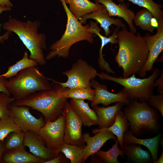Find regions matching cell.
I'll list each match as a JSON object with an SVG mask.
<instances>
[{"label":"cell","instance_id":"obj_1","mask_svg":"<svg viewBox=\"0 0 163 163\" xmlns=\"http://www.w3.org/2000/svg\"><path fill=\"white\" fill-rule=\"evenodd\" d=\"M119 49L115 59L123 70L122 77L127 78L138 73L148 59L149 51L143 37L128 31L126 27L117 34Z\"/></svg>","mask_w":163,"mask_h":163},{"label":"cell","instance_id":"obj_2","mask_svg":"<svg viewBox=\"0 0 163 163\" xmlns=\"http://www.w3.org/2000/svg\"><path fill=\"white\" fill-rule=\"evenodd\" d=\"M55 82L56 85L50 89L36 92L23 99L15 100L11 104L27 106L38 111L43 114L45 122L54 121L62 115L63 107L68 99L66 93L69 88Z\"/></svg>","mask_w":163,"mask_h":163},{"label":"cell","instance_id":"obj_3","mask_svg":"<svg viewBox=\"0 0 163 163\" xmlns=\"http://www.w3.org/2000/svg\"><path fill=\"white\" fill-rule=\"evenodd\" d=\"M2 25L4 30L13 32L18 36L29 51L30 59L35 60L38 65L43 66L46 64L43 51L47 49L46 37L45 34L38 32L41 25L39 21L32 22L27 20L25 22L10 18Z\"/></svg>","mask_w":163,"mask_h":163},{"label":"cell","instance_id":"obj_4","mask_svg":"<svg viewBox=\"0 0 163 163\" xmlns=\"http://www.w3.org/2000/svg\"><path fill=\"white\" fill-rule=\"evenodd\" d=\"M62 3L67 17L65 31L59 40L52 43L46 60H49L56 57L66 58L69 55L71 47L78 42L85 40L90 43H94V34L90 30L89 24L83 25L78 19L72 14L64 0H59Z\"/></svg>","mask_w":163,"mask_h":163},{"label":"cell","instance_id":"obj_5","mask_svg":"<svg viewBox=\"0 0 163 163\" xmlns=\"http://www.w3.org/2000/svg\"><path fill=\"white\" fill-rule=\"evenodd\" d=\"M123 113L129 124V130L136 137L155 133L160 128L159 115L156 109L147 101L130 100Z\"/></svg>","mask_w":163,"mask_h":163},{"label":"cell","instance_id":"obj_6","mask_svg":"<svg viewBox=\"0 0 163 163\" xmlns=\"http://www.w3.org/2000/svg\"><path fill=\"white\" fill-rule=\"evenodd\" d=\"M49 80L37 66H31L9 78L7 88L15 100H19L36 92L51 88L52 85Z\"/></svg>","mask_w":163,"mask_h":163},{"label":"cell","instance_id":"obj_7","mask_svg":"<svg viewBox=\"0 0 163 163\" xmlns=\"http://www.w3.org/2000/svg\"><path fill=\"white\" fill-rule=\"evenodd\" d=\"M160 73V69L156 68L148 77L142 79L136 78L135 74L127 78L113 77L104 72L98 73L97 76L101 80L111 81L123 86V88L120 91L126 94L130 100L147 102L154 94L155 81Z\"/></svg>","mask_w":163,"mask_h":163},{"label":"cell","instance_id":"obj_8","mask_svg":"<svg viewBox=\"0 0 163 163\" xmlns=\"http://www.w3.org/2000/svg\"><path fill=\"white\" fill-rule=\"evenodd\" d=\"M98 73L97 70L86 61L79 59L72 64L69 70L62 72L68 78L66 82H60L52 79L63 87L90 88L91 81L97 76Z\"/></svg>","mask_w":163,"mask_h":163},{"label":"cell","instance_id":"obj_9","mask_svg":"<svg viewBox=\"0 0 163 163\" xmlns=\"http://www.w3.org/2000/svg\"><path fill=\"white\" fill-rule=\"evenodd\" d=\"M65 129V119L62 114L54 121L46 122L39 130L38 134L55 157L58 155V151L64 142Z\"/></svg>","mask_w":163,"mask_h":163},{"label":"cell","instance_id":"obj_10","mask_svg":"<svg viewBox=\"0 0 163 163\" xmlns=\"http://www.w3.org/2000/svg\"><path fill=\"white\" fill-rule=\"evenodd\" d=\"M62 114L64 116L65 121L64 142L85 146L82 132V122L67 100L63 107Z\"/></svg>","mask_w":163,"mask_h":163},{"label":"cell","instance_id":"obj_11","mask_svg":"<svg viewBox=\"0 0 163 163\" xmlns=\"http://www.w3.org/2000/svg\"><path fill=\"white\" fill-rule=\"evenodd\" d=\"M157 31L154 35L147 33L143 37L149 51L147 60L138 73L139 76L144 78L147 72L153 70V65L163 50V19L157 21Z\"/></svg>","mask_w":163,"mask_h":163},{"label":"cell","instance_id":"obj_12","mask_svg":"<svg viewBox=\"0 0 163 163\" xmlns=\"http://www.w3.org/2000/svg\"><path fill=\"white\" fill-rule=\"evenodd\" d=\"M9 116L23 132L30 130L38 134L40 129L44 125V119L33 116L27 106H16L11 104L8 107Z\"/></svg>","mask_w":163,"mask_h":163},{"label":"cell","instance_id":"obj_13","mask_svg":"<svg viewBox=\"0 0 163 163\" xmlns=\"http://www.w3.org/2000/svg\"><path fill=\"white\" fill-rule=\"evenodd\" d=\"M95 135L90 136L89 133L83 135L84 140L86 145L83 149V163L85 162L91 155L95 154L107 141L110 139H116L117 137L110 131L107 129H95L92 130Z\"/></svg>","mask_w":163,"mask_h":163},{"label":"cell","instance_id":"obj_14","mask_svg":"<svg viewBox=\"0 0 163 163\" xmlns=\"http://www.w3.org/2000/svg\"><path fill=\"white\" fill-rule=\"evenodd\" d=\"M91 87L94 88L95 91L94 99L91 104L92 107L100 104L108 106L117 102H121L126 105L130 101L126 95L121 91L118 93L109 92L106 85L100 83L94 79L91 81Z\"/></svg>","mask_w":163,"mask_h":163},{"label":"cell","instance_id":"obj_15","mask_svg":"<svg viewBox=\"0 0 163 163\" xmlns=\"http://www.w3.org/2000/svg\"><path fill=\"white\" fill-rule=\"evenodd\" d=\"M24 133L23 145L29 148L31 153L45 161L55 157L54 153L47 147L38 134L30 130Z\"/></svg>","mask_w":163,"mask_h":163},{"label":"cell","instance_id":"obj_16","mask_svg":"<svg viewBox=\"0 0 163 163\" xmlns=\"http://www.w3.org/2000/svg\"><path fill=\"white\" fill-rule=\"evenodd\" d=\"M88 19H94L100 24V26L104 30L105 36L106 37H108L110 34L111 31L109 27L112 25L116 26L119 29L120 28L126 27V25L121 19L111 17L106 8L103 5L97 10L82 16L78 20L83 24H85L86 20Z\"/></svg>","mask_w":163,"mask_h":163},{"label":"cell","instance_id":"obj_17","mask_svg":"<svg viewBox=\"0 0 163 163\" xmlns=\"http://www.w3.org/2000/svg\"><path fill=\"white\" fill-rule=\"evenodd\" d=\"M95 3L104 5L108 11L109 15L122 18L129 25L130 31L136 34L137 30L133 24V20L135 15L134 11L128 8L124 2L119 5L113 0H94Z\"/></svg>","mask_w":163,"mask_h":163},{"label":"cell","instance_id":"obj_18","mask_svg":"<svg viewBox=\"0 0 163 163\" xmlns=\"http://www.w3.org/2000/svg\"><path fill=\"white\" fill-rule=\"evenodd\" d=\"M45 161L27 152L25 146L6 149L2 158L3 163H43Z\"/></svg>","mask_w":163,"mask_h":163},{"label":"cell","instance_id":"obj_19","mask_svg":"<svg viewBox=\"0 0 163 163\" xmlns=\"http://www.w3.org/2000/svg\"><path fill=\"white\" fill-rule=\"evenodd\" d=\"M90 30L93 34H96L100 38L101 41L100 48L99 50V57L98 59V65L100 68L102 70L110 71L111 68L109 63L106 62L102 54V50L104 47L108 43L112 45L117 43V34L120 29L117 27H116L112 35L109 37L104 36L100 33L101 29L97 25V22L91 21L89 22Z\"/></svg>","mask_w":163,"mask_h":163},{"label":"cell","instance_id":"obj_20","mask_svg":"<svg viewBox=\"0 0 163 163\" xmlns=\"http://www.w3.org/2000/svg\"><path fill=\"white\" fill-rule=\"evenodd\" d=\"M73 108L82 120L83 125L90 127L98 125L99 119L95 110L91 109L83 100L71 99L70 103Z\"/></svg>","mask_w":163,"mask_h":163},{"label":"cell","instance_id":"obj_21","mask_svg":"<svg viewBox=\"0 0 163 163\" xmlns=\"http://www.w3.org/2000/svg\"><path fill=\"white\" fill-rule=\"evenodd\" d=\"M125 105L121 102H117L114 105L107 107H99L97 105L93 107L99 119L98 129H107L114 123L117 113Z\"/></svg>","mask_w":163,"mask_h":163},{"label":"cell","instance_id":"obj_22","mask_svg":"<svg viewBox=\"0 0 163 163\" xmlns=\"http://www.w3.org/2000/svg\"><path fill=\"white\" fill-rule=\"evenodd\" d=\"M161 134H158L155 136L147 139H139L133 135L130 131L125 132L123 136V143L126 145L138 144L147 147L151 154L153 162L158 158V149Z\"/></svg>","mask_w":163,"mask_h":163},{"label":"cell","instance_id":"obj_23","mask_svg":"<svg viewBox=\"0 0 163 163\" xmlns=\"http://www.w3.org/2000/svg\"><path fill=\"white\" fill-rule=\"evenodd\" d=\"M129 161L136 163H149L153 162L150 152L142 149L140 145L123 143L121 149Z\"/></svg>","mask_w":163,"mask_h":163},{"label":"cell","instance_id":"obj_24","mask_svg":"<svg viewBox=\"0 0 163 163\" xmlns=\"http://www.w3.org/2000/svg\"><path fill=\"white\" fill-rule=\"evenodd\" d=\"M69 5V9L76 19L99 9L102 4L93 3L89 0H64Z\"/></svg>","mask_w":163,"mask_h":163},{"label":"cell","instance_id":"obj_25","mask_svg":"<svg viewBox=\"0 0 163 163\" xmlns=\"http://www.w3.org/2000/svg\"><path fill=\"white\" fill-rule=\"evenodd\" d=\"M129 127V124L126 117L123 112L120 110L116 114L114 123L111 126L106 129L109 130L116 136L118 144L122 149L123 144L124 133L128 130Z\"/></svg>","mask_w":163,"mask_h":163},{"label":"cell","instance_id":"obj_26","mask_svg":"<svg viewBox=\"0 0 163 163\" xmlns=\"http://www.w3.org/2000/svg\"><path fill=\"white\" fill-rule=\"evenodd\" d=\"M85 146L71 145L64 142L59 148L58 155L60 152L70 161L71 163H83V149Z\"/></svg>","mask_w":163,"mask_h":163},{"label":"cell","instance_id":"obj_27","mask_svg":"<svg viewBox=\"0 0 163 163\" xmlns=\"http://www.w3.org/2000/svg\"><path fill=\"white\" fill-rule=\"evenodd\" d=\"M39 65L35 60L30 59L27 51L24 53L22 58L12 65L8 67L7 72L1 75L6 78L14 76L21 71L29 67Z\"/></svg>","mask_w":163,"mask_h":163},{"label":"cell","instance_id":"obj_28","mask_svg":"<svg viewBox=\"0 0 163 163\" xmlns=\"http://www.w3.org/2000/svg\"><path fill=\"white\" fill-rule=\"evenodd\" d=\"M117 139L112 148L107 151L99 150L95 153L99 159L106 163H119L117 158L120 155L124 158L125 154L123 151L120 150L118 145Z\"/></svg>","mask_w":163,"mask_h":163},{"label":"cell","instance_id":"obj_29","mask_svg":"<svg viewBox=\"0 0 163 163\" xmlns=\"http://www.w3.org/2000/svg\"><path fill=\"white\" fill-rule=\"evenodd\" d=\"M154 18L152 13L148 10L144 8L135 14L133 21L136 26L142 29L153 33L155 30L151 24L152 19Z\"/></svg>","mask_w":163,"mask_h":163},{"label":"cell","instance_id":"obj_30","mask_svg":"<svg viewBox=\"0 0 163 163\" xmlns=\"http://www.w3.org/2000/svg\"><path fill=\"white\" fill-rule=\"evenodd\" d=\"M120 3L125 0H117ZM134 4L143 7L149 11L153 14L154 18L157 21L163 19V12L161 8L163 6L155 2L153 0H127Z\"/></svg>","mask_w":163,"mask_h":163},{"label":"cell","instance_id":"obj_31","mask_svg":"<svg viewBox=\"0 0 163 163\" xmlns=\"http://www.w3.org/2000/svg\"><path fill=\"white\" fill-rule=\"evenodd\" d=\"M95 90L91 88L78 87L69 88L66 93V96L68 98L87 100L92 102L95 98Z\"/></svg>","mask_w":163,"mask_h":163},{"label":"cell","instance_id":"obj_32","mask_svg":"<svg viewBox=\"0 0 163 163\" xmlns=\"http://www.w3.org/2000/svg\"><path fill=\"white\" fill-rule=\"evenodd\" d=\"M21 131L9 116L0 118V141L4 142L6 137L11 132Z\"/></svg>","mask_w":163,"mask_h":163},{"label":"cell","instance_id":"obj_33","mask_svg":"<svg viewBox=\"0 0 163 163\" xmlns=\"http://www.w3.org/2000/svg\"><path fill=\"white\" fill-rule=\"evenodd\" d=\"M24 132L22 131L10 133L4 141L5 149L18 148L24 145Z\"/></svg>","mask_w":163,"mask_h":163},{"label":"cell","instance_id":"obj_34","mask_svg":"<svg viewBox=\"0 0 163 163\" xmlns=\"http://www.w3.org/2000/svg\"><path fill=\"white\" fill-rule=\"evenodd\" d=\"M15 100L11 95L0 92V118L9 116V106Z\"/></svg>","mask_w":163,"mask_h":163},{"label":"cell","instance_id":"obj_35","mask_svg":"<svg viewBox=\"0 0 163 163\" xmlns=\"http://www.w3.org/2000/svg\"><path fill=\"white\" fill-rule=\"evenodd\" d=\"M149 104L157 109L163 116V93L158 95H152L149 98L148 101Z\"/></svg>","mask_w":163,"mask_h":163},{"label":"cell","instance_id":"obj_36","mask_svg":"<svg viewBox=\"0 0 163 163\" xmlns=\"http://www.w3.org/2000/svg\"><path fill=\"white\" fill-rule=\"evenodd\" d=\"M12 9L11 8L6 7H3L0 5V14L2 12L4 11H10ZM1 24H0V31ZM11 32L9 31H7L3 35H0V43L3 44L5 41L8 40L9 38V36L11 33Z\"/></svg>","mask_w":163,"mask_h":163},{"label":"cell","instance_id":"obj_37","mask_svg":"<svg viewBox=\"0 0 163 163\" xmlns=\"http://www.w3.org/2000/svg\"><path fill=\"white\" fill-rule=\"evenodd\" d=\"M68 159L62 154L58 155L53 159L45 161L43 163H66L68 162Z\"/></svg>","mask_w":163,"mask_h":163},{"label":"cell","instance_id":"obj_38","mask_svg":"<svg viewBox=\"0 0 163 163\" xmlns=\"http://www.w3.org/2000/svg\"><path fill=\"white\" fill-rule=\"evenodd\" d=\"M161 76L155 81L154 87L158 86L157 91L159 93H163V71L162 70L161 71Z\"/></svg>","mask_w":163,"mask_h":163},{"label":"cell","instance_id":"obj_39","mask_svg":"<svg viewBox=\"0 0 163 163\" xmlns=\"http://www.w3.org/2000/svg\"><path fill=\"white\" fill-rule=\"evenodd\" d=\"M7 79L0 75V92H5L11 95L7 88Z\"/></svg>","mask_w":163,"mask_h":163},{"label":"cell","instance_id":"obj_40","mask_svg":"<svg viewBox=\"0 0 163 163\" xmlns=\"http://www.w3.org/2000/svg\"><path fill=\"white\" fill-rule=\"evenodd\" d=\"M0 5L11 8L13 7V5L10 0H0Z\"/></svg>","mask_w":163,"mask_h":163},{"label":"cell","instance_id":"obj_41","mask_svg":"<svg viewBox=\"0 0 163 163\" xmlns=\"http://www.w3.org/2000/svg\"><path fill=\"white\" fill-rule=\"evenodd\" d=\"M5 150L4 146V141L2 142L0 141V163H1L2 156Z\"/></svg>","mask_w":163,"mask_h":163},{"label":"cell","instance_id":"obj_42","mask_svg":"<svg viewBox=\"0 0 163 163\" xmlns=\"http://www.w3.org/2000/svg\"><path fill=\"white\" fill-rule=\"evenodd\" d=\"M151 24L154 28H156L158 25V22L157 20L153 18L151 20Z\"/></svg>","mask_w":163,"mask_h":163},{"label":"cell","instance_id":"obj_43","mask_svg":"<svg viewBox=\"0 0 163 163\" xmlns=\"http://www.w3.org/2000/svg\"><path fill=\"white\" fill-rule=\"evenodd\" d=\"M154 163H163V150L160 158L156 160Z\"/></svg>","mask_w":163,"mask_h":163},{"label":"cell","instance_id":"obj_44","mask_svg":"<svg viewBox=\"0 0 163 163\" xmlns=\"http://www.w3.org/2000/svg\"><path fill=\"white\" fill-rule=\"evenodd\" d=\"M158 61L159 62H163V57H161L158 60Z\"/></svg>","mask_w":163,"mask_h":163}]
</instances>
